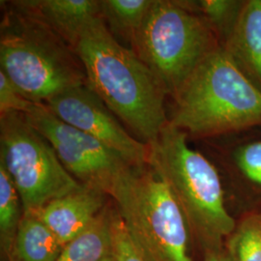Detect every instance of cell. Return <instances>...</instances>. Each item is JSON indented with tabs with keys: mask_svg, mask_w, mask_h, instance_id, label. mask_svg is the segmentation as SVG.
<instances>
[{
	"mask_svg": "<svg viewBox=\"0 0 261 261\" xmlns=\"http://www.w3.org/2000/svg\"><path fill=\"white\" fill-rule=\"evenodd\" d=\"M86 84L143 142L158 139L168 120L166 91L138 56L113 37L102 16L84 28L75 46Z\"/></svg>",
	"mask_w": 261,
	"mask_h": 261,
	"instance_id": "cell-1",
	"label": "cell"
},
{
	"mask_svg": "<svg viewBox=\"0 0 261 261\" xmlns=\"http://www.w3.org/2000/svg\"><path fill=\"white\" fill-rule=\"evenodd\" d=\"M0 71L35 103L86 84L75 49L15 1L7 4L1 20Z\"/></svg>",
	"mask_w": 261,
	"mask_h": 261,
	"instance_id": "cell-2",
	"label": "cell"
},
{
	"mask_svg": "<svg viewBox=\"0 0 261 261\" xmlns=\"http://www.w3.org/2000/svg\"><path fill=\"white\" fill-rule=\"evenodd\" d=\"M187 135L168 120L158 139L147 143L148 165L168 184L205 253L221 251L237 224L224 204L218 170L189 146Z\"/></svg>",
	"mask_w": 261,
	"mask_h": 261,
	"instance_id": "cell-3",
	"label": "cell"
},
{
	"mask_svg": "<svg viewBox=\"0 0 261 261\" xmlns=\"http://www.w3.org/2000/svg\"><path fill=\"white\" fill-rule=\"evenodd\" d=\"M169 122L196 137H214L261 125V90L224 47L198 64L174 98Z\"/></svg>",
	"mask_w": 261,
	"mask_h": 261,
	"instance_id": "cell-4",
	"label": "cell"
},
{
	"mask_svg": "<svg viewBox=\"0 0 261 261\" xmlns=\"http://www.w3.org/2000/svg\"><path fill=\"white\" fill-rule=\"evenodd\" d=\"M110 197L146 260L194 261L185 215L149 165L126 168Z\"/></svg>",
	"mask_w": 261,
	"mask_h": 261,
	"instance_id": "cell-5",
	"label": "cell"
},
{
	"mask_svg": "<svg viewBox=\"0 0 261 261\" xmlns=\"http://www.w3.org/2000/svg\"><path fill=\"white\" fill-rule=\"evenodd\" d=\"M130 46L173 99L198 64L220 47L195 1L169 0H154Z\"/></svg>",
	"mask_w": 261,
	"mask_h": 261,
	"instance_id": "cell-6",
	"label": "cell"
},
{
	"mask_svg": "<svg viewBox=\"0 0 261 261\" xmlns=\"http://www.w3.org/2000/svg\"><path fill=\"white\" fill-rule=\"evenodd\" d=\"M0 165L17 188L24 213L36 212L83 186L23 113H0Z\"/></svg>",
	"mask_w": 261,
	"mask_h": 261,
	"instance_id": "cell-7",
	"label": "cell"
},
{
	"mask_svg": "<svg viewBox=\"0 0 261 261\" xmlns=\"http://www.w3.org/2000/svg\"><path fill=\"white\" fill-rule=\"evenodd\" d=\"M24 116L50 143L66 170L83 186L110 196L116 180L130 167L99 140L59 119L44 103H34Z\"/></svg>",
	"mask_w": 261,
	"mask_h": 261,
	"instance_id": "cell-8",
	"label": "cell"
},
{
	"mask_svg": "<svg viewBox=\"0 0 261 261\" xmlns=\"http://www.w3.org/2000/svg\"><path fill=\"white\" fill-rule=\"evenodd\" d=\"M44 105L62 121L117 153L130 167L148 165L149 145L130 136L87 84L58 94Z\"/></svg>",
	"mask_w": 261,
	"mask_h": 261,
	"instance_id": "cell-9",
	"label": "cell"
},
{
	"mask_svg": "<svg viewBox=\"0 0 261 261\" xmlns=\"http://www.w3.org/2000/svg\"><path fill=\"white\" fill-rule=\"evenodd\" d=\"M110 198L100 191L82 186L34 213L65 246L89 227L108 205Z\"/></svg>",
	"mask_w": 261,
	"mask_h": 261,
	"instance_id": "cell-10",
	"label": "cell"
},
{
	"mask_svg": "<svg viewBox=\"0 0 261 261\" xmlns=\"http://www.w3.org/2000/svg\"><path fill=\"white\" fill-rule=\"evenodd\" d=\"M20 8L33 14L74 49L86 25L101 16L96 0H20Z\"/></svg>",
	"mask_w": 261,
	"mask_h": 261,
	"instance_id": "cell-11",
	"label": "cell"
},
{
	"mask_svg": "<svg viewBox=\"0 0 261 261\" xmlns=\"http://www.w3.org/2000/svg\"><path fill=\"white\" fill-rule=\"evenodd\" d=\"M224 49L261 84V0L243 3Z\"/></svg>",
	"mask_w": 261,
	"mask_h": 261,
	"instance_id": "cell-12",
	"label": "cell"
},
{
	"mask_svg": "<svg viewBox=\"0 0 261 261\" xmlns=\"http://www.w3.org/2000/svg\"><path fill=\"white\" fill-rule=\"evenodd\" d=\"M64 246L34 212H25L6 261H56Z\"/></svg>",
	"mask_w": 261,
	"mask_h": 261,
	"instance_id": "cell-13",
	"label": "cell"
},
{
	"mask_svg": "<svg viewBox=\"0 0 261 261\" xmlns=\"http://www.w3.org/2000/svg\"><path fill=\"white\" fill-rule=\"evenodd\" d=\"M113 210L110 201L88 228L66 244L56 261H102L111 254Z\"/></svg>",
	"mask_w": 261,
	"mask_h": 261,
	"instance_id": "cell-14",
	"label": "cell"
},
{
	"mask_svg": "<svg viewBox=\"0 0 261 261\" xmlns=\"http://www.w3.org/2000/svg\"><path fill=\"white\" fill-rule=\"evenodd\" d=\"M101 16L113 37L129 42L140 30L154 0H101Z\"/></svg>",
	"mask_w": 261,
	"mask_h": 261,
	"instance_id": "cell-15",
	"label": "cell"
},
{
	"mask_svg": "<svg viewBox=\"0 0 261 261\" xmlns=\"http://www.w3.org/2000/svg\"><path fill=\"white\" fill-rule=\"evenodd\" d=\"M23 213L19 192L6 169L0 165V251L2 261L8 258Z\"/></svg>",
	"mask_w": 261,
	"mask_h": 261,
	"instance_id": "cell-16",
	"label": "cell"
},
{
	"mask_svg": "<svg viewBox=\"0 0 261 261\" xmlns=\"http://www.w3.org/2000/svg\"><path fill=\"white\" fill-rule=\"evenodd\" d=\"M229 261H261V215L245 217L226 241Z\"/></svg>",
	"mask_w": 261,
	"mask_h": 261,
	"instance_id": "cell-17",
	"label": "cell"
},
{
	"mask_svg": "<svg viewBox=\"0 0 261 261\" xmlns=\"http://www.w3.org/2000/svg\"><path fill=\"white\" fill-rule=\"evenodd\" d=\"M242 6L240 2L231 0L195 1L196 11L209 22L215 32L224 33L227 31L228 35Z\"/></svg>",
	"mask_w": 261,
	"mask_h": 261,
	"instance_id": "cell-18",
	"label": "cell"
},
{
	"mask_svg": "<svg viewBox=\"0 0 261 261\" xmlns=\"http://www.w3.org/2000/svg\"><path fill=\"white\" fill-rule=\"evenodd\" d=\"M112 253L117 261H147L133 240L115 204L112 219Z\"/></svg>",
	"mask_w": 261,
	"mask_h": 261,
	"instance_id": "cell-19",
	"label": "cell"
},
{
	"mask_svg": "<svg viewBox=\"0 0 261 261\" xmlns=\"http://www.w3.org/2000/svg\"><path fill=\"white\" fill-rule=\"evenodd\" d=\"M235 160L245 177L261 187V141H253L242 146Z\"/></svg>",
	"mask_w": 261,
	"mask_h": 261,
	"instance_id": "cell-20",
	"label": "cell"
},
{
	"mask_svg": "<svg viewBox=\"0 0 261 261\" xmlns=\"http://www.w3.org/2000/svg\"><path fill=\"white\" fill-rule=\"evenodd\" d=\"M35 103L23 97L17 87L0 71V113H27Z\"/></svg>",
	"mask_w": 261,
	"mask_h": 261,
	"instance_id": "cell-21",
	"label": "cell"
},
{
	"mask_svg": "<svg viewBox=\"0 0 261 261\" xmlns=\"http://www.w3.org/2000/svg\"><path fill=\"white\" fill-rule=\"evenodd\" d=\"M203 261H229L225 250L206 252Z\"/></svg>",
	"mask_w": 261,
	"mask_h": 261,
	"instance_id": "cell-22",
	"label": "cell"
},
{
	"mask_svg": "<svg viewBox=\"0 0 261 261\" xmlns=\"http://www.w3.org/2000/svg\"><path fill=\"white\" fill-rule=\"evenodd\" d=\"M102 261H117L116 260V258L114 257V255L112 254V253H111V254H109L108 256H106L105 258H103V260Z\"/></svg>",
	"mask_w": 261,
	"mask_h": 261,
	"instance_id": "cell-23",
	"label": "cell"
}]
</instances>
